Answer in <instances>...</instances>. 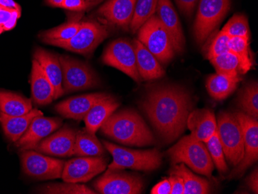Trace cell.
Wrapping results in <instances>:
<instances>
[{
  "label": "cell",
  "instance_id": "cell-1",
  "mask_svg": "<svg viewBox=\"0 0 258 194\" xmlns=\"http://www.w3.org/2000/svg\"><path fill=\"white\" fill-rule=\"evenodd\" d=\"M141 108L162 140L170 143L185 130L194 101L183 87L166 84L152 87Z\"/></svg>",
  "mask_w": 258,
  "mask_h": 194
},
{
  "label": "cell",
  "instance_id": "cell-2",
  "mask_svg": "<svg viewBox=\"0 0 258 194\" xmlns=\"http://www.w3.org/2000/svg\"><path fill=\"white\" fill-rule=\"evenodd\" d=\"M100 128L104 136L126 146L142 147L156 143L144 119L133 109L113 113Z\"/></svg>",
  "mask_w": 258,
  "mask_h": 194
},
{
  "label": "cell",
  "instance_id": "cell-3",
  "mask_svg": "<svg viewBox=\"0 0 258 194\" xmlns=\"http://www.w3.org/2000/svg\"><path fill=\"white\" fill-rule=\"evenodd\" d=\"M174 165L183 163L199 174L211 176L214 164L205 143L189 136L181 139L168 151Z\"/></svg>",
  "mask_w": 258,
  "mask_h": 194
},
{
  "label": "cell",
  "instance_id": "cell-4",
  "mask_svg": "<svg viewBox=\"0 0 258 194\" xmlns=\"http://www.w3.org/2000/svg\"><path fill=\"white\" fill-rule=\"evenodd\" d=\"M103 145L113 157L112 163L108 166V169L152 171L158 169L162 164V155L157 149L132 150L107 141H103Z\"/></svg>",
  "mask_w": 258,
  "mask_h": 194
},
{
  "label": "cell",
  "instance_id": "cell-5",
  "mask_svg": "<svg viewBox=\"0 0 258 194\" xmlns=\"http://www.w3.org/2000/svg\"><path fill=\"white\" fill-rule=\"evenodd\" d=\"M217 133L225 158L232 166H237L244 155L243 132L234 113L221 111L217 119Z\"/></svg>",
  "mask_w": 258,
  "mask_h": 194
},
{
  "label": "cell",
  "instance_id": "cell-6",
  "mask_svg": "<svg viewBox=\"0 0 258 194\" xmlns=\"http://www.w3.org/2000/svg\"><path fill=\"white\" fill-rule=\"evenodd\" d=\"M138 40L156 56L159 63L168 64L175 56L172 41L157 15H153L138 30Z\"/></svg>",
  "mask_w": 258,
  "mask_h": 194
},
{
  "label": "cell",
  "instance_id": "cell-7",
  "mask_svg": "<svg viewBox=\"0 0 258 194\" xmlns=\"http://www.w3.org/2000/svg\"><path fill=\"white\" fill-rule=\"evenodd\" d=\"M59 58L62 68L63 95L99 86V78L88 63L67 55H61Z\"/></svg>",
  "mask_w": 258,
  "mask_h": 194
},
{
  "label": "cell",
  "instance_id": "cell-8",
  "mask_svg": "<svg viewBox=\"0 0 258 194\" xmlns=\"http://www.w3.org/2000/svg\"><path fill=\"white\" fill-rule=\"evenodd\" d=\"M194 36L199 44L207 40L230 8V0H199Z\"/></svg>",
  "mask_w": 258,
  "mask_h": 194
},
{
  "label": "cell",
  "instance_id": "cell-9",
  "mask_svg": "<svg viewBox=\"0 0 258 194\" xmlns=\"http://www.w3.org/2000/svg\"><path fill=\"white\" fill-rule=\"evenodd\" d=\"M109 35L106 26L97 22L81 23L76 34L66 41H55L50 45L80 54L88 55Z\"/></svg>",
  "mask_w": 258,
  "mask_h": 194
},
{
  "label": "cell",
  "instance_id": "cell-10",
  "mask_svg": "<svg viewBox=\"0 0 258 194\" xmlns=\"http://www.w3.org/2000/svg\"><path fill=\"white\" fill-rule=\"evenodd\" d=\"M102 62L121 71L135 82H141L134 44L128 40L118 39L110 43L103 53Z\"/></svg>",
  "mask_w": 258,
  "mask_h": 194
},
{
  "label": "cell",
  "instance_id": "cell-11",
  "mask_svg": "<svg viewBox=\"0 0 258 194\" xmlns=\"http://www.w3.org/2000/svg\"><path fill=\"white\" fill-rule=\"evenodd\" d=\"M21 164L23 173L40 180L61 178L64 162L44 156L33 150L22 152Z\"/></svg>",
  "mask_w": 258,
  "mask_h": 194
},
{
  "label": "cell",
  "instance_id": "cell-12",
  "mask_svg": "<svg viewBox=\"0 0 258 194\" xmlns=\"http://www.w3.org/2000/svg\"><path fill=\"white\" fill-rule=\"evenodd\" d=\"M95 189L102 194H139L144 187L143 179L123 169H108L95 182Z\"/></svg>",
  "mask_w": 258,
  "mask_h": 194
},
{
  "label": "cell",
  "instance_id": "cell-13",
  "mask_svg": "<svg viewBox=\"0 0 258 194\" xmlns=\"http://www.w3.org/2000/svg\"><path fill=\"white\" fill-rule=\"evenodd\" d=\"M243 132L244 155L240 163L232 171L230 178L239 177L258 159V121L245 113H234Z\"/></svg>",
  "mask_w": 258,
  "mask_h": 194
},
{
  "label": "cell",
  "instance_id": "cell-14",
  "mask_svg": "<svg viewBox=\"0 0 258 194\" xmlns=\"http://www.w3.org/2000/svg\"><path fill=\"white\" fill-rule=\"evenodd\" d=\"M104 156H79L64 163L61 178L64 182H86L102 173L108 165Z\"/></svg>",
  "mask_w": 258,
  "mask_h": 194
},
{
  "label": "cell",
  "instance_id": "cell-15",
  "mask_svg": "<svg viewBox=\"0 0 258 194\" xmlns=\"http://www.w3.org/2000/svg\"><path fill=\"white\" fill-rule=\"evenodd\" d=\"M61 124L60 118H49L43 115L36 116L25 133L16 142V146L21 152L35 150L42 140L60 128Z\"/></svg>",
  "mask_w": 258,
  "mask_h": 194
},
{
  "label": "cell",
  "instance_id": "cell-16",
  "mask_svg": "<svg viewBox=\"0 0 258 194\" xmlns=\"http://www.w3.org/2000/svg\"><path fill=\"white\" fill-rule=\"evenodd\" d=\"M77 131L71 127L64 126L42 140L35 150L39 153L56 157L74 156Z\"/></svg>",
  "mask_w": 258,
  "mask_h": 194
},
{
  "label": "cell",
  "instance_id": "cell-17",
  "mask_svg": "<svg viewBox=\"0 0 258 194\" xmlns=\"http://www.w3.org/2000/svg\"><path fill=\"white\" fill-rule=\"evenodd\" d=\"M156 15L167 31L175 52L182 53L185 49V37L177 13L171 0L158 1Z\"/></svg>",
  "mask_w": 258,
  "mask_h": 194
},
{
  "label": "cell",
  "instance_id": "cell-18",
  "mask_svg": "<svg viewBox=\"0 0 258 194\" xmlns=\"http://www.w3.org/2000/svg\"><path fill=\"white\" fill-rule=\"evenodd\" d=\"M136 0H108L97 11L107 22L123 30L130 28Z\"/></svg>",
  "mask_w": 258,
  "mask_h": 194
},
{
  "label": "cell",
  "instance_id": "cell-19",
  "mask_svg": "<svg viewBox=\"0 0 258 194\" xmlns=\"http://www.w3.org/2000/svg\"><path fill=\"white\" fill-rule=\"evenodd\" d=\"M107 93H92L72 97L55 106V111L62 116L71 119L83 120L93 105L108 96Z\"/></svg>",
  "mask_w": 258,
  "mask_h": 194
},
{
  "label": "cell",
  "instance_id": "cell-20",
  "mask_svg": "<svg viewBox=\"0 0 258 194\" xmlns=\"http://www.w3.org/2000/svg\"><path fill=\"white\" fill-rule=\"evenodd\" d=\"M186 127L192 137L206 143L217 131L215 114L207 108L192 110L187 118Z\"/></svg>",
  "mask_w": 258,
  "mask_h": 194
},
{
  "label": "cell",
  "instance_id": "cell-21",
  "mask_svg": "<svg viewBox=\"0 0 258 194\" xmlns=\"http://www.w3.org/2000/svg\"><path fill=\"white\" fill-rule=\"evenodd\" d=\"M33 59L40 63L46 77L50 80L54 91V100L63 95L62 88V68L57 55L37 47L33 53Z\"/></svg>",
  "mask_w": 258,
  "mask_h": 194
},
{
  "label": "cell",
  "instance_id": "cell-22",
  "mask_svg": "<svg viewBox=\"0 0 258 194\" xmlns=\"http://www.w3.org/2000/svg\"><path fill=\"white\" fill-rule=\"evenodd\" d=\"M32 98L36 105H46L54 100V91L43 68L33 59L31 72Z\"/></svg>",
  "mask_w": 258,
  "mask_h": 194
},
{
  "label": "cell",
  "instance_id": "cell-23",
  "mask_svg": "<svg viewBox=\"0 0 258 194\" xmlns=\"http://www.w3.org/2000/svg\"><path fill=\"white\" fill-rule=\"evenodd\" d=\"M136 50L138 71L145 81L159 79L165 75V71L156 56L152 54L139 40L133 42Z\"/></svg>",
  "mask_w": 258,
  "mask_h": 194
},
{
  "label": "cell",
  "instance_id": "cell-24",
  "mask_svg": "<svg viewBox=\"0 0 258 194\" xmlns=\"http://www.w3.org/2000/svg\"><path fill=\"white\" fill-rule=\"evenodd\" d=\"M118 106L119 102L111 95L99 100L93 105L86 116L84 118L86 130L90 133L95 134L104 121L112 115Z\"/></svg>",
  "mask_w": 258,
  "mask_h": 194
},
{
  "label": "cell",
  "instance_id": "cell-25",
  "mask_svg": "<svg viewBox=\"0 0 258 194\" xmlns=\"http://www.w3.org/2000/svg\"><path fill=\"white\" fill-rule=\"evenodd\" d=\"M42 115V111L37 108H33L30 112L20 116H10L0 111V123L8 140L16 143L27 131L32 120Z\"/></svg>",
  "mask_w": 258,
  "mask_h": 194
},
{
  "label": "cell",
  "instance_id": "cell-26",
  "mask_svg": "<svg viewBox=\"0 0 258 194\" xmlns=\"http://www.w3.org/2000/svg\"><path fill=\"white\" fill-rule=\"evenodd\" d=\"M240 80V77L227 76L216 73L208 77L206 86L210 96L217 101H222L235 91Z\"/></svg>",
  "mask_w": 258,
  "mask_h": 194
},
{
  "label": "cell",
  "instance_id": "cell-27",
  "mask_svg": "<svg viewBox=\"0 0 258 194\" xmlns=\"http://www.w3.org/2000/svg\"><path fill=\"white\" fill-rule=\"evenodd\" d=\"M171 175L182 178L184 183V194L210 193V186L208 181L192 173L183 163L175 164L170 171Z\"/></svg>",
  "mask_w": 258,
  "mask_h": 194
},
{
  "label": "cell",
  "instance_id": "cell-28",
  "mask_svg": "<svg viewBox=\"0 0 258 194\" xmlns=\"http://www.w3.org/2000/svg\"><path fill=\"white\" fill-rule=\"evenodd\" d=\"M33 109L32 101L10 91L0 90V111L10 116L26 115Z\"/></svg>",
  "mask_w": 258,
  "mask_h": 194
},
{
  "label": "cell",
  "instance_id": "cell-29",
  "mask_svg": "<svg viewBox=\"0 0 258 194\" xmlns=\"http://www.w3.org/2000/svg\"><path fill=\"white\" fill-rule=\"evenodd\" d=\"M105 150L101 142L94 133L85 130L77 132L74 147V156H104Z\"/></svg>",
  "mask_w": 258,
  "mask_h": 194
},
{
  "label": "cell",
  "instance_id": "cell-30",
  "mask_svg": "<svg viewBox=\"0 0 258 194\" xmlns=\"http://www.w3.org/2000/svg\"><path fill=\"white\" fill-rule=\"evenodd\" d=\"M229 48L230 51L237 56L240 61L242 75L247 73L253 66L249 39L245 37H230Z\"/></svg>",
  "mask_w": 258,
  "mask_h": 194
},
{
  "label": "cell",
  "instance_id": "cell-31",
  "mask_svg": "<svg viewBox=\"0 0 258 194\" xmlns=\"http://www.w3.org/2000/svg\"><path fill=\"white\" fill-rule=\"evenodd\" d=\"M81 26V22L71 21L59 27L42 32L40 38L43 43L51 44L55 41H66L76 34Z\"/></svg>",
  "mask_w": 258,
  "mask_h": 194
},
{
  "label": "cell",
  "instance_id": "cell-32",
  "mask_svg": "<svg viewBox=\"0 0 258 194\" xmlns=\"http://www.w3.org/2000/svg\"><path fill=\"white\" fill-rule=\"evenodd\" d=\"M238 104L243 113L258 118L257 82H250L244 87L239 95Z\"/></svg>",
  "mask_w": 258,
  "mask_h": 194
},
{
  "label": "cell",
  "instance_id": "cell-33",
  "mask_svg": "<svg viewBox=\"0 0 258 194\" xmlns=\"http://www.w3.org/2000/svg\"><path fill=\"white\" fill-rule=\"evenodd\" d=\"M216 69V72L227 76L239 77L242 75L240 61L231 51L219 55L210 60Z\"/></svg>",
  "mask_w": 258,
  "mask_h": 194
},
{
  "label": "cell",
  "instance_id": "cell-34",
  "mask_svg": "<svg viewBox=\"0 0 258 194\" xmlns=\"http://www.w3.org/2000/svg\"><path fill=\"white\" fill-rule=\"evenodd\" d=\"M159 0H136L134 15L130 29L133 33L138 32L140 27L155 15Z\"/></svg>",
  "mask_w": 258,
  "mask_h": 194
},
{
  "label": "cell",
  "instance_id": "cell-35",
  "mask_svg": "<svg viewBox=\"0 0 258 194\" xmlns=\"http://www.w3.org/2000/svg\"><path fill=\"white\" fill-rule=\"evenodd\" d=\"M40 193L48 194H95L96 192L85 185L64 182V183H50L37 189Z\"/></svg>",
  "mask_w": 258,
  "mask_h": 194
},
{
  "label": "cell",
  "instance_id": "cell-36",
  "mask_svg": "<svg viewBox=\"0 0 258 194\" xmlns=\"http://www.w3.org/2000/svg\"><path fill=\"white\" fill-rule=\"evenodd\" d=\"M204 143L207 146L210 157L212 159L213 163L215 165L219 172L221 173H227L228 167L226 163L225 155L219 139L217 131Z\"/></svg>",
  "mask_w": 258,
  "mask_h": 194
},
{
  "label": "cell",
  "instance_id": "cell-37",
  "mask_svg": "<svg viewBox=\"0 0 258 194\" xmlns=\"http://www.w3.org/2000/svg\"><path fill=\"white\" fill-rule=\"evenodd\" d=\"M221 30L230 37H250L248 20L242 14L233 16Z\"/></svg>",
  "mask_w": 258,
  "mask_h": 194
},
{
  "label": "cell",
  "instance_id": "cell-38",
  "mask_svg": "<svg viewBox=\"0 0 258 194\" xmlns=\"http://www.w3.org/2000/svg\"><path fill=\"white\" fill-rule=\"evenodd\" d=\"M230 40V37L224 32L222 30L219 32L207 50V58L208 60H211L219 55L230 51V48H229Z\"/></svg>",
  "mask_w": 258,
  "mask_h": 194
},
{
  "label": "cell",
  "instance_id": "cell-39",
  "mask_svg": "<svg viewBox=\"0 0 258 194\" xmlns=\"http://www.w3.org/2000/svg\"><path fill=\"white\" fill-rule=\"evenodd\" d=\"M175 4L181 10V12L188 17H190L194 14V10L199 3V0H175Z\"/></svg>",
  "mask_w": 258,
  "mask_h": 194
},
{
  "label": "cell",
  "instance_id": "cell-40",
  "mask_svg": "<svg viewBox=\"0 0 258 194\" xmlns=\"http://www.w3.org/2000/svg\"><path fill=\"white\" fill-rule=\"evenodd\" d=\"M60 8L72 11H82L87 10V6L85 0H63Z\"/></svg>",
  "mask_w": 258,
  "mask_h": 194
},
{
  "label": "cell",
  "instance_id": "cell-41",
  "mask_svg": "<svg viewBox=\"0 0 258 194\" xmlns=\"http://www.w3.org/2000/svg\"><path fill=\"white\" fill-rule=\"evenodd\" d=\"M171 183V194H184V183L182 178L171 175L169 178Z\"/></svg>",
  "mask_w": 258,
  "mask_h": 194
},
{
  "label": "cell",
  "instance_id": "cell-42",
  "mask_svg": "<svg viewBox=\"0 0 258 194\" xmlns=\"http://www.w3.org/2000/svg\"><path fill=\"white\" fill-rule=\"evenodd\" d=\"M152 194H171V183L169 179H164L152 188Z\"/></svg>",
  "mask_w": 258,
  "mask_h": 194
},
{
  "label": "cell",
  "instance_id": "cell-43",
  "mask_svg": "<svg viewBox=\"0 0 258 194\" xmlns=\"http://www.w3.org/2000/svg\"><path fill=\"white\" fill-rule=\"evenodd\" d=\"M18 11H21V10H10L0 7V25L4 26L7 24Z\"/></svg>",
  "mask_w": 258,
  "mask_h": 194
},
{
  "label": "cell",
  "instance_id": "cell-44",
  "mask_svg": "<svg viewBox=\"0 0 258 194\" xmlns=\"http://www.w3.org/2000/svg\"><path fill=\"white\" fill-rule=\"evenodd\" d=\"M247 183L249 187L254 193H258V169L257 168L252 172L251 174L247 177Z\"/></svg>",
  "mask_w": 258,
  "mask_h": 194
},
{
  "label": "cell",
  "instance_id": "cell-45",
  "mask_svg": "<svg viewBox=\"0 0 258 194\" xmlns=\"http://www.w3.org/2000/svg\"><path fill=\"white\" fill-rule=\"evenodd\" d=\"M20 15H21V11H18L7 24L3 26L4 30H5V31H10V30H13V29L16 27V25H17V20L20 18Z\"/></svg>",
  "mask_w": 258,
  "mask_h": 194
},
{
  "label": "cell",
  "instance_id": "cell-46",
  "mask_svg": "<svg viewBox=\"0 0 258 194\" xmlns=\"http://www.w3.org/2000/svg\"><path fill=\"white\" fill-rule=\"evenodd\" d=\"M0 7L10 10H21L20 5L14 0H0Z\"/></svg>",
  "mask_w": 258,
  "mask_h": 194
},
{
  "label": "cell",
  "instance_id": "cell-47",
  "mask_svg": "<svg viewBox=\"0 0 258 194\" xmlns=\"http://www.w3.org/2000/svg\"><path fill=\"white\" fill-rule=\"evenodd\" d=\"M104 0H85L86 3L87 10L92 8V7H96L98 4L102 3Z\"/></svg>",
  "mask_w": 258,
  "mask_h": 194
},
{
  "label": "cell",
  "instance_id": "cell-48",
  "mask_svg": "<svg viewBox=\"0 0 258 194\" xmlns=\"http://www.w3.org/2000/svg\"><path fill=\"white\" fill-rule=\"evenodd\" d=\"M63 0H45L46 5L52 7H58L60 8V4L63 3Z\"/></svg>",
  "mask_w": 258,
  "mask_h": 194
},
{
  "label": "cell",
  "instance_id": "cell-49",
  "mask_svg": "<svg viewBox=\"0 0 258 194\" xmlns=\"http://www.w3.org/2000/svg\"><path fill=\"white\" fill-rule=\"evenodd\" d=\"M4 31H5V30H4V27H3L2 25H0V34H2Z\"/></svg>",
  "mask_w": 258,
  "mask_h": 194
}]
</instances>
